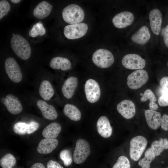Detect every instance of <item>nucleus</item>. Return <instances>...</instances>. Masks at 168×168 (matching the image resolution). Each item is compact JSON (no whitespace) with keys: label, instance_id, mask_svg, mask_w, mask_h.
Segmentation results:
<instances>
[{"label":"nucleus","instance_id":"1","mask_svg":"<svg viewBox=\"0 0 168 168\" xmlns=\"http://www.w3.org/2000/svg\"><path fill=\"white\" fill-rule=\"evenodd\" d=\"M11 47L15 54L20 58L27 60L31 54V49L28 41L19 34L14 35L11 40Z\"/></svg>","mask_w":168,"mask_h":168},{"label":"nucleus","instance_id":"2","mask_svg":"<svg viewBox=\"0 0 168 168\" xmlns=\"http://www.w3.org/2000/svg\"><path fill=\"white\" fill-rule=\"evenodd\" d=\"M62 16L64 21L70 24L80 23L84 19L85 13L83 9L74 4L65 7L63 10Z\"/></svg>","mask_w":168,"mask_h":168},{"label":"nucleus","instance_id":"3","mask_svg":"<svg viewBox=\"0 0 168 168\" xmlns=\"http://www.w3.org/2000/svg\"><path fill=\"white\" fill-rule=\"evenodd\" d=\"M92 60L94 64L101 68H107L114 63V58L109 50L103 49L96 50L93 54Z\"/></svg>","mask_w":168,"mask_h":168},{"label":"nucleus","instance_id":"4","mask_svg":"<svg viewBox=\"0 0 168 168\" xmlns=\"http://www.w3.org/2000/svg\"><path fill=\"white\" fill-rule=\"evenodd\" d=\"M147 143L146 138L142 136H137L133 138L130 142L129 155L134 161L139 160L145 150Z\"/></svg>","mask_w":168,"mask_h":168},{"label":"nucleus","instance_id":"5","mask_svg":"<svg viewBox=\"0 0 168 168\" xmlns=\"http://www.w3.org/2000/svg\"><path fill=\"white\" fill-rule=\"evenodd\" d=\"M91 152L88 142L84 139H79L76 142L73 158L75 163L79 164L84 162Z\"/></svg>","mask_w":168,"mask_h":168},{"label":"nucleus","instance_id":"6","mask_svg":"<svg viewBox=\"0 0 168 168\" xmlns=\"http://www.w3.org/2000/svg\"><path fill=\"white\" fill-rule=\"evenodd\" d=\"M149 77L147 72L143 69L138 70L132 72L128 77L127 84L130 89H138L145 84Z\"/></svg>","mask_w":168,"mask_h":168},{"label":"nucleus","instance_id":"7","mask_svg":"<svg viewBox=\"0 0 168 168\" xmlns=\"http://www.w3.org/2000/svg\"><path fill=\"white\" fill-rule=\"evenodd\" d=\"M88 29L87 24L85 23L70 24L66 26L63 33L65 37L70 40L80 38L84 36Z\"/></svg>","mask_w":168,"mask_h":168},{"label":"nucleus","instance_id":"8","mask_svg":"<svg viewBox=\"0 0 168 168\" xmlns=\"http://www.w3.org/2000/svg\"><path fill=\"white\" fill-rule=\"evenodd\" d=\"M4 67L6 72L11 81L15 83L21 81L22 75L20 66L14 58L9 57L6 59Z\"/></svg>","mask_w":168,"mask_h":168},{"label":"nucleus","instance_id":"9","mask_svg":"<svg viewBox=\"0 0 168 168\" xmlns=\"http://www.w3.org/2000/svg\"><path fill=\"white\" fill-rule=\"evenodd\" d=\"M85 91L88 101L94 103L98 101L100 96V88L98 82L92 79L87 80L85 83Z\"/></svg>","mask_w":168,"mask_h":168},{"label":"nucleus","instance_id":"10","mask_svg":"<svg viewBox=\"0 0 168 168\" xmlns=\"http://www.w3.org/2000/svg\"><path fill=\"white\" fill-rule=\"evenodd\" d=\"M122 63L125 68L130 69H142L146 65L145 60L139 55L130 54L124 56Z\"/></svg>","mask_w":168,"mask_h":168},{"label":"nucleus","instance_id":"11","mask_svg":"<svg viewBox=\"0 0 168 168\" xmlns=\"http://www.w3.org/2000/svg\"><path fill=\"white\" fill-rule=\"evenodd\" d=\"M134 20L133 14L128 11H124L116 15L113 18V24L116 27L121 29L132 24Z\"/></svg>","mask_w":168,"mask_h":168},{"label":"nucleus","instance_id":"12","mask_svg":"<svg viewBox=\"0 0 168 168\" xmlns=\"http://www.w3.org/2000/svg\"><path fill=\"white\" fill-rule=\"evenodd\" d=\"M117 110L123 117L127 119L133 118L135 114L134 104L130 100H124L118 104Z\"/></svg>","mask_w":168,"mask_h":168},{"label":"nucleus","instance_id":"13","mask_svg":"<svg viewBox=\"0 0 168 168\" xmlns=\"http://www.w3.org/2000/svg\"><path fill=\"white\" fill-rule=\"evenodd\" d=\"M149 18L152 32L156 35H159L162 21V15L161 11L156 8L152 9L149 13Z\"/></svg>","mask_w":168,"mask_h":168},{"label":"nucleus","instance_id":"14","mask_svg":"<svg viewBox=\"0 0 168 168\" xmlns=\"http://www.w3.org/2000/svg\"><path fill=\"white\" fill-rule=\"evenodd\" d=\"M4 104L8 111L13 114L20 113L23 110L22 105L19 100L11 94H8L6 96Z\"/></svg>","mask_w":168,"mask_h":168},{"label":"nucleus","instance_id":"15","mask_svg":"<svg viewBox=\"0 0 168 168\" xmlns=\"http://www.w3.org/2000/svg\"><path fill=\"white\" fill-rule=\"evenodd\" d=\"M144 115L148 126L153 130H156L161 126V116L159 112L147 110L145 111Z\"/></svg>","mask_w":168,"mask_h":168},{"label":"nucleus","instance_id":"16","mask_svg":"<svg viewBox=\"0 0 168 168\" xmlns=\"http://www.w3.org/2000/svg\"><path fill=\"white\" fill-rule=\"evenodd\" d=\"M37 105L40 110L43 117L45 119L54 120L56 119L58 114L54 107L49 105L45 101L39 100L37 102Z\"/></svg>","mask_w":168,"mask_h":168},{"label":"nucleus","instance_id":"17","mask_svg":"<svg viewBox=\"0 0 168 168\" xmlns=\"http://www.w3.org/2000/svg\"><path fill=\"white\" fill-rule=\"evenodd\" d=\"M96 127L98 133L103 138H108L112 135V128L108 119L105 116H102L99 118Z\"/></svg>","mask_w":168,"mask_h":168},{"label":"nucleus","instance_id":"18","mask_svg":"<svg viewBox=\"0 0 168 168\" xmlns=\"http://www.w3.org/2000/svg\"><path fill=\"white\" fill-rule=\"evenodd\" d=\"M58 141L56 138H45L41 140L37 148V152L42 154L52 152L56 147Z\"/></svg>","mask_w":168,"mask_h":168},{"label":"nucleus","instance_id":"19","mask_svg":"<svg viewBox=\"0 0 168 168\" xmlns=\"http://www.w3.org/2000/svg\"><path fill=\"white\" fill-rule=\"evenodd\" d=\"M78 84L77 78L71 77L65 81L62 88V91L67 99L71 98L73 96Z\"/></svg>","mask_w":168,"mask_h":168},{"label":"nucleus","instance_id":"20","mask_svg":"<svg viewBox=\"0 0 168 168\" xmlns=\"http://www.w3.org/2000/svg\"><path fill=\"white\" fill-rule=\"evenodd\" d=\"M52 8L53 6L49 3L44 1H42L34 9V16L37 19H44L49 15Z\"/></svg>","mask_w":168,"mask_h":168},{"label":"nucleus","instance_id":"21","mask_svg":"<svg viewBox=\"0 0 168 168\" xmlns=\"http://www.w3.org/2000/svg\"><path fill=\"white\" fill-rule=\"evenodd\" d=\"M151 37L148 27L145 26L141 27L131 36V40L134 43L143 45L147 43Z\"/></svg>","mask_w":168,"mask_h":168},{"label":"nucleus","instance_id":"22","mask_svg":"<svg viewBox=\"0 0 168 168\" xmlns=\"http://www.w3.org/2000/svg\"><path fill=\"white\" fill-rule=\"evenodd\" d=\"M49 65L50 67L53 69L65 71L71 68V63L70 61L66 58L56 57L51 60Z\"/></svg>","mask_w":168,"mask_h":168},{"label":"nucleus","instance_id":"23","mask_svg":"<svg viewBox=\"0 0 168 168\" xmlns=\"http://www.w3.org/2000/svg\"><path fill=\"white\" fill-rule=\"evenodd\" d=\"M61 129L62 127L59 124L52 123L44 129L42 135L45 138H55L59 134Z\"/></svg>","mask_w":168,"mask_h":168},{"label":"nucleus","instance_id":"24","mask_svg":"<svg viewBox=\"0 0 168 168\" xmlns=\"http://www.w3.org/2000/svg\"><path fill=\"white\" fill-rule=\"evenodd\" d=\"M39 93L41 97L46 100H49L53 96L54 90L49 81L44 80L42 82L39 88Z\"/></svg>","mask_w":168,"mask_h":168},{"label":"nucleus","instance_id":"25","mask_svg":"<svg viewBox=\"0 0 168 168\" xmlns=\"http://www.w3.org/2000/svg\"><path fill=\"white\" fill-rule=\"evenodd\" d=\"M63 112L66 116L70 119L74 121L80 120L81 118L80 111L75 106L67 104L65 105Z\"/></svg>","mask_w":168,"mask_h":168},{"label":"nucleus","instance_id":"26","mask_svg":"<svg viewBox=\"0 0 168 168\" xmlns=\"http://www.w3.org/2000/svg\"><path fill=\"white\" fill-rule=\"evenodd\" d=\"M140 95L142 96L140 98L141 101L144 102L149 100V106L150 110L155 111L158 109V105L155 103L157 101L156 98L151 90L147 89L143 94L141 93Z\"/></svg>","mask_w":168,"mask_h":168},{"label":"nucleus","instance_id":"27","mask_svg":"<svg viewBox=\"0 0 168 168\" xmlns=\"http://www.w3.org/2000/svg\"><path fill=\"white\" fill-rule=\"evenodd\" d=\"M151 148L156 156H159L164 150L168 149V140L166 138H160L153 142Z\"/></svg>","mask_w":168,"mask_h":168},{"label":"nucleus","instance_id":"28","mask_svg":"<svg viewBox=\"0 0 168 168\" xmlns=\"http://www.w3.org/2000/svg\"><path fill=\"white\" fill-rule=\"evenodd\" d=\"M156 156L151 148H149L146 151L144 157L139 160L138 165L141 168H150L151 163Z\"/></svg>","mask_w":168,"mask_h":168},{"label":"nucleus","instance_id":"29","mask_svg":"<svg viewBox=\"0 0 168 168\" xmlns=\"http://www.w3.org/2000/svg\"><path fill=\"white\" fill-rule=\"evenodd\" d=\"M16 163L15 157L10 153L6 154L0 160V165L2 168H13Z\"/></svg>","mask_w":168,"mask_h":168},{"label":"nucleus","instance_id":"30","mask_svg":"<svg viewBox=\"0 0 168 168\" xmlns=\"http://www.w3.org/2000/svg\"><path fill=\"white\" fill-rule=\"evenodd\" d=\"M46 33V30L43 23L39 21L34 24L29 32V36L35 37L38 35L42 36Z\"/></svg>","mask_w":168,"mask_h":168},{"label":"nucleus","instance_id":"31","mask_svg":"<svg viewBox=\"0 0 168 168\" xmlns=\"http://www.w3.org/2000/svg\"><path fill=\"white\" fill-rule=\"evenodd\" d=\"M59 156L65 166H68L71 164L72 157L69 150L66 149L62 150L60 153Z\"/></svg>","mask_w":168,"mask_h":168},{"label":"nucleus","instance_id":"32","mask_svg":"<svg viewBox=\"0 0 168 168\" xmlns=\"http://www.w3.org/2000/svg\"><path fill=\"white\" fill-rule=\"evenodd\" d=\"M28 124L23 122L15 123L13 126V130L16 134L24 135L27 134Z\"/></svg>","mask_w":168,"mask_h":168},{"label":"nucleus","instance_id":"33","mask_svg":"<svg viewBox=\"0 0 168 168\" xmlns=\"http://www.w3.org/2000/svg\"><path fill=\"white\" fill-rule=\"evenodd\" d=\"M112 168H131V166L128 158L122 156L119 157Z\"/></svg>","mask_w":168,"mask_h":168},{"label":"nucleus","instance_id":"34","mask_svg":"<svg viewBox=\"0 0 168 168\" xmlns=\"http://www.w3.org/2000/svg\"><path fill=\"white\" fill-rule=\"evenodd\" d=\"M10 6L9 2L5 0L0 1V19L7 15L10 10Z\"/></svg>","mask_w":168,"mask_h":168},{"label":"nucleus","instance_id":"35","mask_svg":"<svg viewBox=\"0 0 168 168\" xmlns=\"http://www.w3.org/2000/svg\"><path fill=\"white\" fill-rule=\"evenodd\" d=\"M158 103L161 106L168 105V90H163L161 95L158 99Z\"/></svg>","mask_w":168,"mask_h":168},{"label":"nucleus","instance_id":"36","mask_svg":"<svg viewBox=\"0 0 168 168\" xmlns=\"http://www.w3.org/2000/svg\"><path fill=\"white\" fill-rule=\"evenodd\" d=\"M39 124L35 121H31L28 124L27 134L32 133L36 131L39 128Z\"/></svg>","mask_w":168,"mask_h":168},{"label":"nucleus","instance_id":"37","mask_svg":"<svg viewBox=\"0 0 168 168\" xmlns=\"http://www.w3.org/2000/svg\"><path fill=\"white\" fill-rule=\"evenodd\" d=\"M161 126L164 130H168V115L164 114L162 117Z\"/></svg>","mask_w":168,"mask_h":168},{"label":"nucleus","instance_id":"38","mask_svg":"<svg viewBox=\"0 0 168 168\" xmlns=\"http://www.w3.org/2000/svg\"><path fill=\"white\" fill-rule=\"evenodd\" d=\"M161 33L165 44L168 48V25L162 30Z\"/></svg>","mask_w":168,"mask_h":168},{"label":"nucleus","instance_id":"39","mask_svg":"<svg viewBox=\"0 0 168 168\" xmlns=\"http://www.w3.org/2000/svg\"><path fill=\"white\" fill-rule=\"evenodd\" d=\"M160 85L163 90H168V77H165L161 78Z\"/></svg>","mask_w":168,"mask_h":168},{"label":"nucleus","instance_id":"40","mask_svg":"<svg viewBox=\"0 0 168 168\" xmlns=\"http://www.w3.org/2000/svg\"><path fill=\"white\" fill-rule=\"evenodd\" d=\"M46 166L47 168H63L57 161L52 160L48 162Z\"/></svg>","mask_w":168,"mask_h":168},{"label":"nucleus","instance_id":"41","mask_svg":"<svg viewBox=\"0 0 168 168\" xmlns=\"http://www.w3.org/2000/svg\"><path fill=\"white\" fill-rule=\"evenodd\" d=\"M30 168H45V167L42 163H36L34 164Z\"/></svg>","mask_w":168,"mask_h":168},{"label":"nucleus","instance_id":"42","mask_svg":"<svg viewBox=\"0 0 168 168\" xmlns=\"http://www.w3.org/2000/svg\"><path fill=\"white\" fill-rule=\"evenodd\" d=\"M10 1L14 3H18L21 1V0H11Z\"/></svg>","mask_w":168,"mask_h":168},{"label":"nucleus","instance_id":"43","mask_svg":"<svg viewBox=\"0 0 168 168\" xmlns=\"http://www.w3.org/2000/svg\"><path fill=\"white\" fill-rule=\"evenodd\" d=\"M5 99V98H3V97H2L1 99V102L3 104L4 103Z\"/></svg>","mask_w":168,"mask_h":168},{"label":"nucleus","instance_id":"44","mask_svg":"<svg viewBox=\"0 0 168 168\" xmlns=\"http://www.w3.org/2000/svg\"><path fill=\"white\" fill-rule=\"evenodd\" d=\"M167 66H168V62L167 63Z\"/></svg>","mask_w":168,"mask_h":168}]
</instances>
